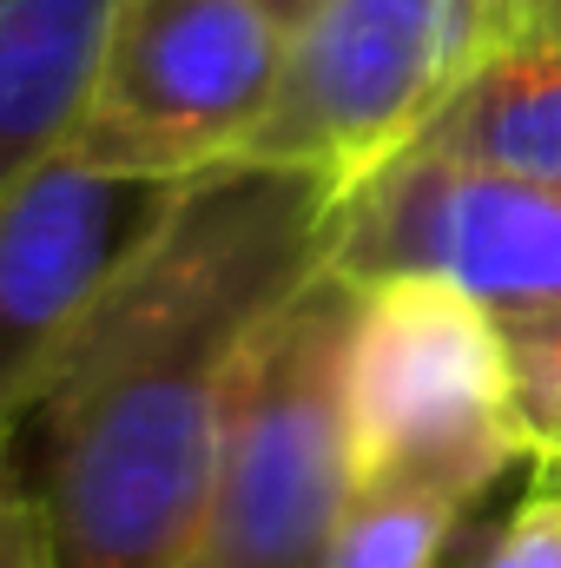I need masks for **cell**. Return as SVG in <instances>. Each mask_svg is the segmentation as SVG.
Returning a JSON list of instances; mask_svg holds the SVG:
<instances>
[{
  "instance_id": "obj_5",
  "label": "cell",
  "mask_w": 561,
  "mask_h": 568,
  "mask_svg": "<svg viewBox=\"0 0 561 568\" xmlns=\"http://www.w3.org/2000/svg\"><path fill=\"white\" fill-rule=\"evenodd\" d=\"M324 265L364 291L436 278L502 331L536 324L561 304V185L404 145L337 185Z\"/></svg>"
},
{
  "instance_id": "obj_3",
  "label": "cell",
  "mask_w": 561,
  "mask_h": 568,
  "mask_svg": "<svg viewBox=\"0 0 561 568\" xmlns=\"http://www.w3.org/2000/svg\"><path fill=\"white\" fill-rule=\"evenodd\" d=\"M344 429L357 489H436L482 503L516 463H536L516 417L502 324L436 278L370 284L357 297Z\"/></svg>"
},
{
  "instance_id": "obj_4",
  "label": "cell",
  "mask_w": 561,
  "mask_h": 568,
  "mask_svg": "<svg viewBox=\"0 0 561 568\" xmlns=\"http://www.w3.org/2000/svg\"><path fill=\"white\" fill-rule=\"evenodd\" d=\"M284 47L290 27L265 0H113L60 152L159 185L225 165L272 113Z\"/></svg>"
},
{
  "instance_id": "obj_14",
  "label": "cell",
  "mask_w": 561,
  "mask_h": 568,
  "mask_svg": "<svg viewBox=\"0 0 561 568\" xmlns=\"http://www.w3.org/2000/svg\"><path fill=\"white\" fill-rule=\"evenodd\" d=\"M265 7H272V13H278L284 27H297V20H304V13H310V0H265Z\"/></svg>"
},
{
  "instance_id": "obj_12",
  "label": "cell",
  "mask_w": 561,
  "mask_h": 568,
  "mask_svg": "<svg viewBox=\"0 0 561 568\" xmlns=\"http://www.w3.org/2000/svg\"><path fill=\"white\" fill-rule=\"evenodd\" d=\"M0 568H60L53 562V529L33 496V483L13 463V443L0 429Z\"/></svg>"
},
{
  "instance_id": "obj_7",
  "label": "cell",
  "mask_w": 561,
  "mask_h": 568,
  "mask_svg": "<svg viewBox=\"0 0 561 568\" xmlns=\"http://www.w3.org/2000/svg\"><path fill=\"white\" fill-rule=\"evenodd\" d=\"M178 185L113 179L53 152L0 205V429L27 410L80 317L145 245Z\"/></svg>"
},
{
  "instance_id": "obj_8",
  "label": "cell",
  "mask_w": 561,
  "mask_h": 568,
  "mask_svg": "<svg viewBox=\"0 0 561 568\" xmlns=\"http://www.w3.org/2000/svg\"><path fill=\"white\" fill-rule=\"evenodd\" d=\"M410 145L561 185V0H469V53Z\"/></svg>"
},
{
  "instance_id": "obj_9",
  "label": "cell",
  "mask_w": 561,
  "mask_h": 568,
  "mask_svg": "<svg viewBox=\"0 0 561 568\" xmlns=\"http://www.w3.org/2000/svg\"><path fill=\"white\" fill-rule=\"evenodd\" d=\"M113 0H0V205L67 145Z\"/></svg>"
},
{
  "instance_id": "obj_13",
  "label": "cell",
  "mask_w": 561,
  "mask_h": 568,
  "mask_svg": "<svg viewBox=\"0 0 561 568\" xmlns=\"http://www.w3.org/2000/svg\"><path fill=\"white\" fill-rule=\"evenodd\" d=\"M476 568H561V489L542 476V489L509 516L496 549Z\"/></svg>"
},
{
  "instance_id": "obj_1",
  "label": "cell",
  "mask_w": 561,
  "mask_h": 568,
  "mask_svg": "<svg viewBox=\"0 0 561 568\" xmlns=\"http://www.w3.org/2000/svg\"><path fill=\"white\" fill-rule=\"evenodd\" d=\"M330 199V172L272 159L178 179L7 429L60 568H185L198 556L225 377L258 317L324 265Z\"/></svg>"
},
{
  "instance_id": "obj_16",
  "label": "cell",
  "mask_w": 561,
  "mask_h": 568,
  "mask_svg": "<svg viewBox=\"0 0 561 568\" xmlns=\"http://www.w3.org/2000/svg\"><path fill=\"white\" fill-rule=\"evenodd\" d=\"M185 568H198V556H192V562H185Z\"/></svg>"
},
{
  "instance_id": "obj_6",
  "label": "cell",
  "mask_w": 561,
  "mask_h": 568,
  "mask_svg": "<svg viewBox=\"0 0 561 568\" xmlns=\"http://www.w3.org/2000/svg\"><path fill=\"white\" fill-rule=\"evenodd\" d=\"M469 53V0H310L265 126L238 159L317 165L337 185L404 152Z\"/></svg>"
},
{
  "instance_id": "obj_17",
  "label": "cell",
  "mask_w": 561,
  "mask_h": 568,
  "mask_svg": "<svg viewBox=\"0 0 561 568\" xmlns=\"http://www.w3.org/2000/svg\"><path fill=\"white\" fill-rule=\"evenodd\" d=\"M555 489H561V483H555Z\"/></svg>"
},
{
  "instance_id": "obj_10",
  "label": "cell",
  "mask_w": 561,
  "mask_h": 568,
  "mask_svg": "<svg viewBox=\"0 0 561 568\" xmlns=\"http://www.w3.org/2000/svg\"><path fill=\"white\" fill-rule=\"evenodd\" d=\"M476 503L436 489H357L317 568H436Z\"/></svg>"
},
{
  "instance_id": "obj_15",
  "label": "cell",
  "mask_w": 561,
  "mask_h": 568,
  "mask_svg": "<svg viewBox=\"0 0 561 568\" xmlns=\"http://www.w3.org/2000/svg\"><path fill=\"white\" fill-rule=\"evenodd\" d=\"M542 476H549V483H561V469H542Z\"/></svg>"
},
{
  "instance_id": "obj_11",
  "label": "cell",
  "mask_w": 561,
  "mask_h": 568,
  "mask_svg": "<svg viewBox=\"0 0 561 568\" xmlns=\"http://www.w3.org/2000/svg\"><path fill=\"white\" fill-rule=\"evenodd\" d=\"M509 377H516V417L536 469H561V304L536 324L502 331Z\"/></svg>"
},
{
  "instance_id": "obj_2",
  "label": "cell",
  "mask_w": 561,
  "mask_h": 568,
  "mask_svg": "<svg viewBox=\"0 0 561 568\" xmlns=\"http://www.w3.org/2000/svg\"><path fill=\"white\" fill-rule=\"evenodd\" d=\"M357 284L317 265L245 337L212 449L198 568H317L357 496L344 429V357Z\"/></svg>"
}]
</instances>
